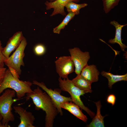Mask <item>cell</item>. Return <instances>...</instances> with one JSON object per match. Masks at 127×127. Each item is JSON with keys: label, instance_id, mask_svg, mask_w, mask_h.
Returning <instances> with one entry per match:
<instances>
[{"label": "cell", "instance_id": "6da1fadb", "mask_svg": "<svg viewBox=\"0 0 127 127\" xmlns=\"http://www.w3.org/2000/svg\"><path fill=\"white\" fill-rule=\"evenodd\" d=\"M26 95V100L32 99L36 110L41 109L45 112V127H53L54 119L59 113L50 96L46 93L43 92L38 86L32 92L27 93Z\"/></svg>", "mask_w": 127, "mask_h": 127}, {"label": "cell", "instance_id": "7a4b0ae2", "mask_svg": "<svg viewBox=\"0 0 127 127\" xmlns=\"http://www.w3.org/2000/svg\"><path fill=\"white\" fill-rule=\"evenodd\" d=\"M32 84L29 81L21 80L15 78L9 69H6L0 84V95L6 89L10 88L15 91L17 98L21 99L25 94L33 92L31 88Z\"/></svg>", "mask_w": 127, "mask_h": 127}, {"label": "cell", "instance_id": "3957f363", "mask_svg": "<svg viewBox=\"0 0 127 127\" xmlns=\"http://www.w3.org/2000/svg\"><path fill=\"white\" fill-rule=\"evenodd\" d=\"M16 95L15 91L7 88L0 95V114L2 117L1 122H0V127H10L8 123L15 120L14 116L12 111V106L14 103L21 99L17 98L13 99Z\"/></svg>", "mask_w": 127, "mask_h": 127}, {"label": "cell", "instance_id": "277c9868", "mask_svg": "<svg viewBox=\"0 0 127 127\" xmlns=\"http://www.w3.org/2000/svg\"><path fill=\"white\" fill-rule=\"evenodd\" d=\"M58 80L61 90L68 92L71 95L72 102L85 111L93 118L95 115V113L84 105L80 98L81 95L86 93L85 92L76 86L71 80L69 79L68 78L63 79L59 77Z\"/></svg>", "mask_w": 127, "mask_h": 127}, {"label": "cell", "instance_id": "5b68a950", "mask_svg": "<svg viewBox=\"0 0 127 127\" xmlns=\"http://www.w3.org/2000/svg\"><path fill=\"white\" fill-rule=\"evenodd\" d=\"M27 44L26 39L24 37L18 47L4 61V64L8 67L11 73L14 77H20L21 73V66H24L23 59L25 56L24 51Z\"/></svg>", "mask_w": 127, "mask_h": 127}, {"label": "cell", "instance_id": "8992f818", "mask_svg": "<svg viewBox=\"0 0 127 127\" xmlns=\"http://www.w3.org/2000/svg\"><path fill=\"white\" fill-rule=\"evenodd\" d=\"M32 82L33 84L40 87L48 95L57 108L58 113L62 115L63 112L61 107V104L66 102H72L71 97H66L61 95V90L60 89L56 88L53 90L51 88H47L43 82H39L35 80L33 81Z\"/></svg>", "mask_w": 127, "mask_h": 127}, {"label": "cell", "instance_id": "52a82bcc", "mask_svg": "<svg viewBox=\"0 0 127 127\" xmlns=\"http://www.w3.org/2000/svg\"><path fill=\"white\" fill-rule=\"evenodd\" d=\"M68 51L75 67V72L77 75L80 74L82 69L88 65L90 57L89 52L82 51L79 48H70Z\"/></svg>", "mask_w": 127, "mask_h": 127}, {"label": "cell", "instance_id": "ba28073f", "mask_svg": "<svg viewBox=\"0 0 127 127\" xmlns=\"http://www.w3.org/2000/svg\"><path fill=\"white\" fill-rule=\"evenodd\" d=\"M55 63L56 72L62 78H68V75L74 71V64L70 56H61Z\"/></svg>", "mask_w": 127, "mask_h": 127}, {"label": "cell", "instance_id": "9c48e42d", "mask_svg": "<svg viewBox=\"0 0 127 127\" xmlns=\"http://www.w3.org/2000/svg\"><path fill=\"white\" fill-rule=\"evenodd\" d=\"M13 107L15 112L20 116V122L18 127H35L33 124L35 118L31 112L20 106H14Z\"/></svg>", "mask_w": 127, "mask_h": 127}, {"label": "cell", "instance_id": "30bf717a", "mask_svg": "<svg viewBox=\"0 0 127 127\" xmlns=\"http://www.w3.org/2000/svg\"><path fill=\"white\" fill-rule=\"evenodd\" d=\"M24 37L22 31H18L14 33L7 42L5 46L3 48L2 52L6 59L10 56L12 52L19 46Z\"/></svg>", "mask_w": 127, "mask_h": 127}, {"label": "cell", "instance_id": "8fae6325", "mask_svg": "<svg viewBox=\"0 0 127 127\" xmlns=\"http://www.w3.org/2000/svg\"><path fill=\"white\" fill-rule=\"evenodd\" d=\"M81 0H56L52 2L46 1L45 4L46 6V9L48 10L53 8L54 11L51 15L53 16L58 14H60L63 16H66V13L64 11L65 5L70 1L78 2Z\"/></svg>", "mask_w": 127, "mask_h": 127}, {"label": "cell", "instance_id": "7c38bea8", "mask_svg": "<svg viewBox=\"0 0 127 127\" xmlns=\"http://www.w3.org/2000/svg\"><path fill=\"white\" fill-rule=\"evenodd\" d=\"M99 74L96 66L92 64L88 65L83 68L80 75L92 83L98 81Z\"/></svg>", "mask_w": 127, "mask_h": 127}, {"label": "cell", "instance_id": "4fadbf2b", "mask_svg": "<svg viewBox=\"0 0 127 127\" xmlns=\"http://www.w3.org/2000/svg\"><path fill=\"white\" fill-rule=\"evenodd\" d=\"M72 102H67L62 103L61 107L66 109L78 119L86 123L87 120V116L84 115L80 109V107Z\"/></svg>", "mask_w": 127, "mask_h": 127}, {"label": "cell", "instance_id": "5bb4252c", "mask_svg": "<svg viewBox=\"0 0 127 127\" xmlns=\"http://www.w3.org/2000/svg\"><path fill=\"white\" fill-rule=\"evenodd\" d=\"M110 23L115 27V38L113 39H110L108 42L111 44L117 43L120 45L122 51H125V49L127 48V47L122 42L121 38V31L123 27L127 25V24L121 25L119 24L117 22L114 20L111 22Z\"/></svg>", "mask_w": 127, "mask_h": 127}, {"label": "cell", "instance_id": "9a60e30c", "mask_svg": "<svg viewBox=\"0 0 127 127\" xmlns=\"http://www.w3.org/2000/svg\"><path fill=\"white\" fill-rule=\"evenodd\" d=\"M71 81L76 86L84 91L86 93L92 92L91 87L92 83L82 76L80 74L77 75Z\"/></svg>", "mask_w": 127, "mask_h": 127}, {"label": "cell", "instance_id": "2e32d148", "mask_svg": "<svg viewBox=\"0 0 127 127\" xmlns=\"http://www.w3.org/2000/svg\"><path fill=\"white\" fill-rule=\"evenodd\" d=\"M94 102L97 107L96 114L93 118L90 123L87 126L89 127H104V118L105 116H102L101 113L100 109L102 106L100 101Z\"/></svg>", "mask_w": 127, "mask_h": 127}, {"label": "cell", "instance_id": "e0dca14e", "mask_svg": "<svg viewBox=\"0 0 127 127\" xmlns=\"http://www.w3.org/2000/svg\"><path fill=\"white\" fill-rule=\"evenodd\" d=\"M100 73L102 76L108 79V87L110 89H111L113 85L118 82L127 81V73L123 75H115L109 72L103 71Z\"/></svg>", "mask_w": 127, "mask_h": 127}, {"label": "cell", "instance_id": "ac0fdd59", "mask_svg": "<svg viewBox=\"0 0 127 127\" xmlns=\"http://www.w3.org/2000/svg\"><path fill=\"white\" fill-rule=\"evenodd\" d=\"M87 5V4L86 3L79 4L72 1H70L66 4L65 7L66 8L67 11L68 12H72L75 15H78L79 14L80 9Z\"/></svg>", "mask_w": 127, "mask_h": 127}, {"label": "cell", "instance_id": "d6986e66", "mask_svg": "<svg viewBox=\"0 0 127 127\" xmlns=\"http://www.w3.org/2000/svg\"><path fill=\"white\" fill-rule=\"evenodd\" d=\"M75 14L72 12H68L62 22L57 27L53 29L54 33L60 34L61 30L64 29L65 26L75 16Z\"/></svg>", "mask_w": 127, "mask_h": 127}, {"label": "cell", "instance_id": "ffe728a7", "mask_svg": "<svg viewBox=\"0 0 127 127\" xmlns=\"http://www.w3.org/2000/svg\"><path fill=\"white\" fill-rule=\"evenodd\" d=\"M120 0H102L103 10L106 13H108L112 9L117 5Z\"/></svg>", "mask_w": 127, "mask_h": 127}, {"label": "cell", "instance_id": "44dd1931", "mask_svg": "<svg viewBox=\"0 0 127 127\" xmlns=\"http://www.w3.org/2000/svg\"><path fill=\"white\" fill-rule=\"evenodd\" d=\"M46 48L43 44H39L36 45L34 48L35 54L38 56H41L44 54L46 51Z\"/></svg>", "mask_w": 127, "mask_h": 127}, {"label": "cell", "instance_id": "7402d4cb", "mask_svg": "<svg viewBox=\"0 0 127 127\" xmlns=\"http://www.w3.org/2000/svg\"><path fill=\"white\" fill-rule=\"evenodd\" d=\"M3 48L2 46L1 41L0 40V67H3L4 65V62L6 57L2 52Z\"/></svg>", "mask_w": 127, "mask_h": 127}, {"label": "cell", "instance_id": "603a6c76", "mask_svg": "<svg viewBox=\"0 0 127 127\" xmlns=\"http://www.w3.org/2000/svg\"><path fill=\"white\" fill-rule=\"evenodd\" d=\"M116 100L115 96L113 94H111L107 97V101L108 103L111 104L112 106H113L115 103Z\"/></svg>", "mask_w": 127, "mask_h": 127}, {"label": "cell", "instance_id": "cb8c5ba5", "mask_svg": "<svg viewBox=\"0 0 127 127\" xmlns=\"http://www.w3.org/2000/svg\"><path fill=\"white\" fill-rule=\"evenodd\" d=\"M6 70V68L4 67H0V84L3 79Z\"/></svg>", "mask_w": 127, "mask_h": 127}, {"label": "cell", "instance_id": "d4e9b609", "mask_svg": "<svg viewBox=\"0 0 127 127\" xmlns=\"http://www.w3.org/2000/svg\"><path fill=\"white\" fill-rule=\"evenodd\" d=\"M2 119V117L1 115L0 114V122L1 121Z\"/></svg>", "mask_w": 127, "mask_h": 127}, {"label": "cell", "instance_id": "484cf974", "mask_svg": "<svg viewBox=\"0 0 127 127\" xmlns=\"http://www.w3.org/2000/svg\"><path fill=\"white\" fill-rule=\"evenodd\" d=\"M50 2H52L55 0H49Z\"/></svg>", "mask_w": 127, "mask_h": 127}]
</instances>
